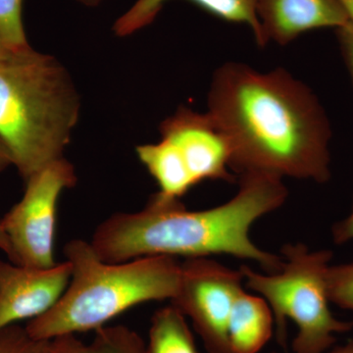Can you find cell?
Segmentation results:
<instances>
[{"label": "cell", "mask_w": 353, "mask_h": 353, "mask_svg": "<svg viewBox=\"0 0 353 353\" xmlns=\"http://www.w3.org/2000/svg\"><path fill=\"white\" fill-rule=\"evenodd\" d=\"M76 183L73 165L63 157L26 181L24 196L1 219L12 250L10 262L41 269L57 264L54 248L58 201Z\"/></svg>", "instance_id": "8992f818"}, {"label": "cell", "mask_w": 353, "mask_h": 353, "mask_svg": "<svg viewBox=\"0 0 353 353\" xmlns=\"http://www.w3.org/2000/svg\"><path fill=\"white\" fill-rule=\"evenodd\" d=\"M280 272L262 275L241 267L248 289L259 292L270 306L279 343L287 345V319L297 327L294 353H325L336 343V334L353 329V321L336 319L330 309L326 274L333 253L311 252L303 243L285 245Z\"/></svg>", "instance_id": "5b68a950"}, {"label": "cell", "mask_w": 353, "mask_h": 353, "mask_svg": "<svg viewBox=\"0 0 353 353\" xmlns=\"http://www.w3.org/2000/svg\"><path fill=\"white\" fill-rule=\"evenodd\" d=\"M208 113L226 134L230 168L239 175L320 183L331 178L328 118L310 88L285 70L223 65L213 77Z\"/></svg>", "instance_id": "6da1fadb"}, {"label": "cell", "mask_w": 353, "mask_h": 353, "mask_svg": "<svg viewBox=\"0 0 353 353\" xmlns=\"http://www.w3.org/2000/svg\"><path fill=\"white\" fill-rule=\"evenodd\" d=\"M0 250L6 253L7 257L11 261V259H12V250H11L10 243H9L8 238H7L3 228H2L1 220H0Z\"/></svg>", "instance_id": "44dd1931"}, {"label": "cell", "mask_w": 353, "mask_h": 353, "mask_svg": "<svg viewBox=\"0 0 353 353\" xmlns=\"http://www.w3.org/2000/svg\"><path fill=\"white\" fill-rule=\"evenodd\" d=\"M10 50L7 48L6 44L4 43L3 39L0 36V60L3 59L4 57L10 52Z\"/></svg>", "instance_id": "d4e9b609"}, {"label": "cell", "mask_w": 353, "mask_h": 353, "mask_svg": "<svg viewBox=\"0 0 353 353\" xmlns=\"http://www.w3.org/2000/svg\"><path fill=\"white\" fill-rule=\"evenodd\" d=\"M329 353H353V340L348 341L345 345L334 348Z\"/></svg>", "instance_id": "cb8c5ba5"}, {"label": "cell", "mask_w": 353, "mask_h": 353, "mask_svg": "<svg viewBox=\"0 0 353 353\" xmlns=\"http://www.w3.org/2000/svg\"><path fill=\"white\" fill-rule=\"evenodd\" d=\"M243 274L208 257L181 263L178 292L172 304L189 316L209 353H230L228 324L243 292Z\"/></svg>", "instance_id": "52a82bcc"}, {"label": "cell", "mask_w": 353, "mask_h": 353, "mask_svg": "<svg viewBox=\"0 0 353 353\" xmlns=\"http://www.w3.org/2000/svg\"><path fill=\"white\" fill-rule=\"evenodd\" d=\"M25 0H0V36L10 50L30 46L23 23Z\"/></svg>", "instance_id": "2e32d148"}, {"label": "cell", "mask_w": 353, "mask_h": 353, "mask_svg": "<svg viewBox=\"0 0 353 353\" xmlns=\"http://www.w3.org/2000/svg\"><path fill=\"white\" fill-rule=\"evenodd\" d=\"M256 13L265 43H292L305 32L339 28L348 18L340 0H257Z\"/></svg>", "instance_id": "30bf717a"}, {"label": "cell", "mask_w": 353, "mask_h": 353, "mask_svg": "<svg viewBox=\"0 0 353 353\" xmlns=\"http://www.w3.org/2000/svg\"><path fill=\"white\" fill-rule=\"evenodd\" d=\"M48 353H148L145 341L137 332L125 326L102 327L94 340L85 343L75 334L48 341Z\"/></svg>", "instance_id": "5bb4252c"}, {"label": "cell", "mask_w": 353, "mask_h": 353, "mask_svg": "<svg viewBox=\"0 0 353 353\" xmlns=\"http://www.w3.org/2000/svg\"><path fill=\"white\" fill-rule=\"evenodd\" d=\"M64 254L72 276L63 296L25 327L36 340L95 332L130 308L150 301H172L178 292L181 263L175 257L146 256L108 263L82 240L67 243Z\"/></svg>", "instance_id": "277c9868"}, {"label": "cell", "mask_w": 353, "mask_h": 353, "mask_svg": "<svg viewBox=\"0 0 353 353\" xmlns=\"http://www.w3.org/2000/svg\"><path fill=\"white\" fill-rule=\"evenodd\" d=\"M80 112L68 72L31 46L0 60V141L25 182L63 157Z\"/></svg>", "instance_id": "3957f363"}, {"label": "cell", "mask_w": 353, "mask_h": 353, "mask_svg": "<svg viewBox=\"0 0 353 353\" xmlns=\"http://www.w3.org/2000/svg\"><path fill=\"white\" fill-rule=\"evenodd\" d=\"M287 197L282 179L266 174L241 176L238 194L208 210H187L180 199L157 194L143 210L116 213L103 221L90 243L108 263L146 256L188 259L226 254L252 260L275 274L284 260L257 248L250 230L260 218L280 208Z\"/></svg>", "instance_id": "7a4b0ae2"}, {"label": "cell", "mask_w": 353, "mask_h": 353, "mask_svg": "<svg viewBox=\"0 0 353 353\" xmlns=\"http://www.w3.org/2000/svg\"><path fill=\"white\" fill-rule=\"evenodd\" d=\"M77 1L87 7H95L99 6L103 0H77Z\"/></svg>", "instance_id": "484cf974"}, {"label": "cell", "mask_w": 353, "mask_h": 353, "mask_svg": "<svg viewBox=\"0 0 353 353\" xmlns=\"http://www.w3.org/2000/svg\"><path fill=\"white\" fill-rule=\"evenodd\" d=\"M10 165H12V162H11L9 153L7 152L6 146L0 141V172L6 170Z\"/></svg>", "instance_id": "7402d4cb"}, {"label": "cell", "mask_w": 353, "mask_h": 353, "mask_svg": "<svg viewBox=\"0 0 353 353\" xmlns=\"http://www.w3.org/2000/svg\"><path fill=\"white\" fill-rule=\"evenodd\" d=\"M326 284L330 303L353 311V262L334 266L330 265Z\"/></svg>", "instance_id": "e0dca14e"}, {"label": "cell", "mask_w": 353, "mask_h": 353, "mask_svg": "<svg viewBox=\"0 0 353 353\" xmlns=\"http://www.w3.org/2000/svg\"><path fill=\"white\" fill-rule=\"evenodd\" d=\"M341 54L350 72L353 83V24L347 22L336 30Z\"/></svg>", "instance_id": "d6986e66"}, {"label": "cell", "mask_w": 353, "mask_h": 353, "mask_svg": "<svg viewBox=\"0 0 353 353\" xmlns=\"http://www.w3.org/2000/svg\"><path fill=\"white\" fill-rule=\"evenodd\" d=\"M146 348L148 353H199L185 315L173 304L153 315Z\"/></svg>", "instance_id": "9a60e30c"}, {"label": "cell", "mask_w": 353, "mask_h": 353, "mask_svg": "<svg viewBox=\"0 0 353 353\" xmlns=\"http://www.w3.org/2000/svg\"><path fill=\"white\" fill-rule=\"evenodd\" d=\"M332 236L334 243L339 245L353 240V202L350 214L336 222L332 228Z\"/></svg>", "instance_id": "ffe728a7"}, {"label": "cell", "mask_w": 353, "mask_h": 353, "mask_svg": "<svg viewBox=\"0 0 353 353\" xmlns=\"http://www.w3.org/2000/svg\"><path fill=\"white\" fill-rule=\"evenodd\" d=\"M169 0H136L116 20L113 31L118 37H128L141 31L157 19ZM197 6L227 22L245 24L252 30L259 46H265L261 26L256 13L257 0H190Z\"/></svg>", "instance_id": "8fae6325"}, {"label": "cell", "mask_w": 353, "mask_h": 353, "mask_svg": "<svg viewBox=\"0 0 353 353\" xmlns=\"http://www.w3.org/2000/svg\"><path fill=\"white\" fill-rule=\"evenodd\" d=\"M71 276L67 260L43 269L0 260V331L50 311L63 296Z\"/></svg>", "instance_id": "9c48e42d"}, {"label": "cell", "mask_w": 353, "mask_h": 353, "mask_svg": "<svg viewBox=\"0 0 353 353\" xmlns=\"http://www.w3.org/2000/svg\"><path fill=\"white\" fill-rule=\"evenodd\" d=\"M272 353H277V352H272Z\"/></svg>", "instance_id": "4316f807"}, {"label": "cell", "mask_w": 353, "mask_h": 353, "mask_svg": "<svg viewBox=\"0 0 353 353\" xmlns=\"http://www.w3.org/2000/svg\"><path fill=\"white\" fill-rule=\"evenodd\" d=\"M274 316L262 296L245 290L236 299L228 324L230 353H259L270 341Z\"/></svg>", "instance_id": "7c38bea8"}, {"label": "cell", "mask_w": 353, "mask_h": 353, "mask_svg": "<svg viewBox=\"0 0 353 353\" xmlns=\"http://www.w3.org/2000/svg\"><path fill=\"white\" fill-rule=\"evenodd\" d=\"M137 154L157 181L159 196L180 199L196 185L189 172L181 163L173 146L165 139H161L157 143L138 146Z\"/></svg>", "instance_id": "4fadbf2b"}, {"label": "cell", "mask_w": 353, "mask_h": 353, "mask_svg": "<svg viewBox=\"0 0 353 353\" xmlns=\"http://www.w3.org/2000/svg\"><path fill=\"white\" fill-rule=\"evenodd\" d=\"M161 136L173 146L194 185L206 180L234 182L229 141L208 113L179 109L162 123Z\"/></svg>", "instance_id": "ba28073f"}, {"label": "cell", "mask_w": 353, "mask_h": 353, "mask_svg": "<svg viewBox=\"0 0 353 353\" xmlns=\"http://www.w3.org/2000/svg\"><path fill=\"white\" fill-rule=\"evenodd\" d=\"M343 10L347 14L348 22L353 24V0H340Z\"/></svg>", "instance_id": "603a6c76"}, {"label": "cell", "mask_w": 353, "mask_h": 353, "mask_svg": "<svg viewBox=\"0 0 353 353\" xmlns=\"http://www.w3.org/2000/svg\"><path fill=\"white\" fill-rule=\"evenodd\" d=\"M48 341L32 338L26 328L14 324L0 331V353H48Z\"/></svg>", "instance_id": "ac0fdd59"}]
</instances>
